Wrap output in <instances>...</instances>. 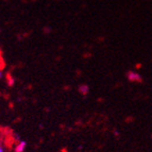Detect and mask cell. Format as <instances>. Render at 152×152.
Segmentation results:
<instances>
[{"mask_svg": "<svg viewBox=\"0 0 152 152\" xmlns=\"http://www.w3.org/2000/svg\"><path fill=\"white\" fill-rule=\"evenodd\" d=\"M127 77L130 81H132V82H140L142 81V77H140V75H138L137 72H135V71H129Z\"/></svg>", "mask_w": 152, "mask_h": 152, "instance_id": "1", "label": "cell"}, {"mask_svg": "<svg viewBox=\"0 0 152 152\" xmlns=\"http://www.w3.org/2000/svg\"><path fill=\"white\" fill-rule=\"evenodd\" d=\"M26 147H27V142H26L25 140H20V142L16 145L15 152H23L26 149Z\"/></svg>", "mask_w": 152, "mask_h": 152, "instance_id": "2", "label": "cell"}, {"mask_svg": "<svg viewBox=\"0 0 152 152\" xmlns=\"http://www.w3.org/2000/svg\"><path fill=\"white\" fill-rule=\"evenodd\" d=\"M79 91L83 95H86L89 91L88 85H87V84H82V85H80V86H79Z\"/></svg>", "mask_w": 152, "mask_h": 152, "instance_id": "3", "label": "cell"}, {"mask_svg": "<svg viewBox=\"0 0 152 152\" xmlns=\"http://www.w3.org/2000/svg\"><path fill=\"white\" fill-rule=\"evenodd\" d=\"M0 152H4V148L2 146H0Z\"/></svg>", "mask_w": 152, "mask_h": 152, "instance_id": "4", "label": "cell"}, {"mask_svg": "<svg viewBox=\"0 0 152 152\" xmlns=\"http://www.w3.org/2000/svg\"><path fill=\"white\" fill-rule=\"evenodd\" d=\"M2 77H3V71L0 70V78H2Z\"/></svg>", "mask_w": 152, "mask_h": 152, "instance_id": "5", "label": "cell"}]
</instances>
